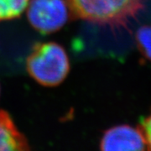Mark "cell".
<instances>
[{
  "label": "cell",
  "instance_id": "1",
  "mask_svg": "<svg viewBox=\"0 0 151 151\" xmlns=\"http://www.w3.org/2000/svg\"><path fill=\"white\" fill-rule=\"evenodd\" d=\"M76 19L119 28L126 26L144 9V0H65Z\"/></svg>",
  "mask_w": 151,
  "mask_h": 151
},
{
  "label": "cell",
  "instance_id": "2",
  "mask_svg": "<svg viewBox=\"0 0 151 151\" xmlns=\"http://www.w3.org/2000/svg\"><path fill=\"white\" fill-rule=\"evenodd\" d=\"M27 71L38 83L45 86L60 84L70 70V61L65 49L55 42L38 43L26 60Z\"/></svg>",
  "mask_w": 151,
  "mask_h": 151
},
{
  "label": "cell",
  "instance_id": "3",
  "mask_svg": "<svg viewBox=\"0 0 151 151\" xmlns=\"http://www.w3.org/2000/svg\"><path fill=\"white\" fill-rule=\"evenodd\" d=\"M27 18L32 27L42 34L60 29L69 18V8L65 0H29Z\"/></svg>",
  "mask_w": 151,
  "mask_h": 151
},
{
  "label": "cell",
  "instance_id": "4",
  "mask_svg": "<svg viewBox=\"0 0 151 151\" xmlns=\"http://www.w3.org/2000/svg\"><path fill=\"white\" fill-rule=\"evenodd\" d=\"M100 149L103 151H142L148 150V146L139 127L118 125L104 133Z\"/></svg>",
  "mask_w": 151,
  "mask_h": 151
},
{
  "label": "cell",
  "instance_id": "5",
  "mask_svg": "<svg viewBox=\"0 0 151 151\" xmlns=\"http://www.w3.org/2000/svg\"><path fill=\"white\" fill-rule=\"evenodd\" d=\"M29 150L26 138L15 126L9 114L0 110V151Z\"/></svg>",
  "mask_w": 151,
  "mask_h": 151
},
{
  "label": "cell",
  "instance_id": "6",
  "mask_svg": "<svg viewBox=\"0 0 151 151\" xmlns=\"http://www.w3.org/2000/svg\"><path fill=\"white\" fill-rule=\"evenodd\" d=\"M29 0H0V22L14 19L26 9Z\"/></svg>",
  "mask_w": 151,
  "mask_h": 151
},
{
  "label": "cell",
  "instance_id": "7",
  "mask_svg": "<svg viewBox=\"0 0 151 151\" xmlns=\"http://www.w3.org/2000/svg\"><path fill=\"white\" fill-rule=\"evenodd\" d=\"M136 42L141 54L151 60V24L144 25L138 29Z\"/></svg>",
  "mask_w": 151,
  "mask_h": 151
},
{
  "label": "cell",
  "instance_id": "8",
  "mask_svg": "<svg viewBox=\"0 0 151 151\" xmlns=\"http://www.w3.org/2000/svg\"><path fill=\"white\" fill-rule=\"evenodd\" d=\"M139 128L145 135L147 146H148V150H151V112L143 120Z\"/></svg>",
  "mask_w": 151,
  "mask_h": 151
}]
</instances>
